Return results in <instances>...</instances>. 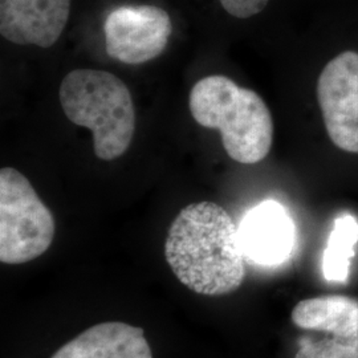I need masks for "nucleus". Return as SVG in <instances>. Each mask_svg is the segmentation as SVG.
<instances>
[{"label": "nucleus", "instance_id": "nucleus-2", "mask_svg": "<svg viewBox=\"0 0 358 358\" xmlns=\"http://www.w3.org/2000/svg\"><path fill=\"white\" fill-rule=\"evenodd\" d=\"M189 108L198 125L220 131L223 148L235 162L255 165L271 152L273 121L267 103L230 77L199 80L190 92Z\"/></svg>", "mask_w": 358, "mask_h": 358}, {"label": "nucleus", "instance_id": "nucleus-10", "mask_svg": "<svg viewBox=\"0 0 358 358\" xmlns=\"http://www.w3.org/2000/svg\"><path fill=\"white\" fill-rule=\"evenodd\" d=\"M296 327L329 336H353L358 331V300L331 294L301 300L292 310Z\"/></svg>", "mask_w": 358, "mask_h": 358}, {"label": "nucleus", "instance_id": "nucleus-12", "mask_svg": "<svg viewBox=\"0 0 358 358\" xmlns=\"http://www.w3.org/2000/svg\"><path fill=\"white\" fill-rule=\"evenodd\" d=\"M294 358H358V331L353 336H328L321 340L306 338Z\"/></svg>", "mask_w": 358, "mask_h": 358}, {"label": "nucleus", "instance_id": "nucleus-7", "mask_svg": "<svg viewBox=\"0 0 358 358\" xmlns=\"http://www.w3.org/2000/svg\"><path fill=\"white\" fill-rule=\"evenodd\" d=\"M69 13L71 0H0V35L17 45L50 48Z\"/></svg>", "mask_w": 358, "mask_h": 358}, {"label": "nucleus", "instance_id": "nucleus-9", "mask_svg": "<svg viewBox=\"0 0 358 358\" xmlns=\"http://www.w3.org/2000/svg\"><path fill=\"white\" fill-rule=\"evenodd\" d=\"M51 358H153V353L142 328L110 321L90 327Z\"/></svg>", "mask_w": 358, "mask_h": 358}, {"label": "nucleus", "instance_id": "nucleus-5", "mask_svg": "<svg viewBox=\"0 0 358 358\" xmlns=\"http://www.w3.org/2000/svg\"><path fill=\"white\" fill-rule=\"evenodd\" d=\"M171 32L169 13L150 4L118 7L103 23L106 53L129 65L143 64L162 55Z\"/></svg>", "mask_w": 358, "mask_h": 358}, {"label": "nucleus", "instance_id": "nucleus-3", "mask_svg": "<svg viewBox=\"0 0 358 358\" xmlns=\"http://www.w3.org/2000/svg\"><path fill=\"white\" fill-rule=\"evenodd\" d=\"M59 99L66 118L90 129L97 158L127 153L136 130V110L127 84L101 69H75L62 81Z\"/></svg>", "mask_w": 358, "mask_h": 358}, {"label": "nucleus", "instance_id": "nucleus-13", "mask_svg": "<svg viewBox=\"0 0 358 358\" xmlns=\"http://www.w3.org/2000/svg\"><path fill=\"white\" fill-rule=\"evenodd\" d=\"M224 11L238 19H247L262 13L269 0H219Z\"/></svg>", "mask_w": 358, "mask_h": 358}, {"label": "nucleus", "instance_id": "nucleus-8", "mask_svg": "<svg viewBox=\"0 0 358 358\" xmlns=\"http://www.w3.org/2000/svg\"><path fill=\"white\" fill-rule=\"evenodd\" d=\"M239 235L244 256L256 264H280L294 250V222L275 201H266L248 211Z\"/></svg>", "mask_w": 358, "mask_h": 358}, {"label": "nucleus", "instance_id": "nucleus-6", "mask_svg": "<svg viewBox=\"0 0 358 358\" xmlns=\"http://www.w3.org/2000/svg\"><path fill=\"white\" fill-rule=\"evenodd\" d=\"M317 100L331 141L346 153L358 154L357 52H343L325 65Z\"/></svg>", "mask_w": 358, "mask_h": 358}, {"label": "nucleus", "instance_id": "nucleus-11", "mask_svg": "<svg viewBox=\"0 0 358 358\" xmlns=\"http://www.w3.org/2000/svg\"><path fill=\"white\" fill-rule=\"evenodd\" d=\"M358 222L352 215L337 217L324 252V278L328 282H346L352 259L356 255Z\"/></svg>", "mask_w": 358, "mask_h": 358}, {"label": "nucleus", "instance_id": "nucleus-4", "mask_svg": "<svg viewBox=\"0 0 358 358\" xmlns=\"http://www.w3.org/2000/svg\"><path fill=\"white\" fill-rule=\"evenodd\" d=\"M56 231L51 210L13 167L0 170V262L23 264L51 247Z\"/></svg>", "mask_w": 358, "mask_h": 358}, {"label": "nucleus", "instance_id": "nucleus-1", "mask_svg": "<svg viewBox=\"0 0 358 358\" xmlns=\"http://www.w3.org/2000/svg\"><path fill=\"white\" fill-rule=\"evenodd\" d=\"M165 256L179 282L192 292L222 296L244 280V252L239 229L214 202L186 206L173 220Z\"/></svg>", "mask_w": 358, "mask_h": 358}]
</instances>
